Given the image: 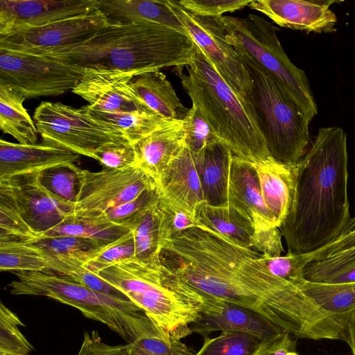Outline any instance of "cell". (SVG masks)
Listing matches in <instances>:
<instances>
[{
    "label": "cell",
    "instance_id": "obj_1",
    "mask_svg": "<svg viewBox=\"0 0 355 355\" xmlns=\"http://www.w3.org/2000/svg\"><path fill=\"white\" fill-rule=\"evenodd\" d=\"M159 258L200 294L252 310L297 338L331 340L336 334V314L272 275L263 254L224 235L186 230L164 241Z\"/></svg>",
    "mask_w": 355,
    "mask_h": 355
},
{
    "label": "cell",
    "instance_id": "obj_2",
    "mask_svg": "<svg viewBox=\"0 0 355 355\" xmlns=\"http://www.w3.org/2000/svg\"><path fill=\"white\" fill-rule=\"evenodd\" d=\"M347 137L338 127L321 128L297 165L293 205L280 226L288 252L325 246L349 218Z\"/></svg>",
    "mask_w": 355,
    "mask_h": 355
},
{
    "label": "cell",
    "instance_id": "obj_3",
    "mask_svg": "<svg viewBox=\"0 0 355 355\" xmlns=\"http://www.w3.org/2000/svg\"><path fill=\"white\" fill-rule=\"evenodd\" d=\"M196 44L189 36L153 22H108L91 39L42 55L83 69L134 76L191 64Z\"/></svg>",
    "mask_w": 355,
    "mask_h": 355
},
{
    "label": "cell",
    "instance_id": "obj_4",
    "mask_svg": "<svg viewBox=\"0 0 355 355\" xmlns=\"http://www.w3.org/2000/svg\"><path fill=\"white\" fill-rule=\"evenodd\" d=\"M181 84L218 138L236 157L252 165L270 157L252 112L211 66L196 45Z\"/></svg>",
    "mask_w": 355,
    "mask_h": 355
},
{
    "label": "cell",
    "instance_id": "obj_5",
    "mask_svg": "<svg viewBox=\"0 0 355 355\" xmlns=\"http://www.w3.org/2000/svg\"><path fill=\"white\" fill-rule=\"evenodd\" d=\"M98 275L123 293L155 324L182 339L200 315L203 296L164 266L137 259L123 261Z\"/></svg>",
    "mask_w": 355,
    "mask_h": 355
},
{
    "label": "cell",
    "instance_id": "obj_6",
    "mask_svg": "<svg viewBox=\"0 0 355 355\" xmlns=\"http://www.w3.org/2000/svg\"><path fill=\"white\" fill-rule=\"evenodd\" d=\"M8 284L14 295L44 296L78 309L86 318L100 322L127 343L161 328L131 301L98 292L67 276L50 272H15Z\"/></svg>",
    "mask_w": 355,
    "mask_h": 355
},
{
    "label": "cell",
    "instance_id": "obj_7",
    "mask_svg": "<svg viewBox=\"0 0 355 355\" xmlns=\"http://www.w3.org/2000/svg\"><path fill=\"white\" fill-rule=\"evenodd\" d=\"M234 49L251 78L248 104L270 157L282 164L297 166L308 150L311 122L263 69L246 53Z\"/></svg>",
    "mask_w": 355,
    "mask_h": 355
},
{
    "label": "cell",
    "instance_id": "obj_8",
    "mask_svg": "<svg viewBox=\"0 0 355 355\" xmlns=\"http://www.w3.org/2000/svg\"><path fill=\"white\" fill-rule=\"evenodd\" d=\"M227 42L250 56L277 83L311 122L318 107L304 70L294 65L277 36L279 29L264 17L250 13L246 17H217Z\"/></svg>",
    "mask_w": 355,
    "mask_h": 355
},
{
    "label": "cell",
    "instance_id": "obj_9",
    "mask_svg": "<svg viewBox=\"0 0 355 355\" xmlns=\"http://www.w3.org/2000/svg\"><path fill=\"white\" fill-rule=\"evenodd\" d=\"M33 119L43 142L93 159L105 144L126 137L114 126L89 116L83 107L44 101L35 109Z\"/></svg>",
    "mask_w": 355,
    "mask_h": 355
},
{
    "label": "cell",
    "instance_id": "obj_10",
    "mask_svg": "<svg viewBox=\"0 0 355 355\" xmlns=\"http://www.w3.org/2000/svg\"><path fill=\"white\" fill-rule=\"evenodd\" d=\"M84 72L46 56L0 49V85L26 98L72 91Z\"/></svg>",
    "mask_w": 355,
    "mask_h": 355
},
{
    "label": "cell",
    "instance_id": "obj_11",
    "mask_svg": "<svg viewBox=\"0 0 355 355\" xmlns=\"http://www.w3.org/2000/svg\"><path fill=\"white\" fill-rule=\"evenodd\" d=\"M168 3L216 71L252 112L248 104L252 90L251 78L239 55L227 42L225 31L216 17L194 14L177 1L168 0Z\"/></svg>",
    "mask_w": 355,
    "mask_h": 355
},
{
    "label": "cell",
    "instance_id": "obj_12",
    "mask_svg": "<svg viewBox=\"0 0 355 355\" xmlns=\"http://www.w3.org/2000/svg\"><path fill=\"white\" fill-rule=\"evenodd\" d=\"M80 184L71 215L96 217L127 202L145 190L157 188L154 180L138 165L98 172L80 169Z\"/></svg>",
    "mask_w": 355,
    "mask_h": 355
},
{
    "label": "cell",
    "instance_id": "obj_13",
    "mask_svg": "<svg viewBox=\"0 0 355 355\" xmlns=\"http://www.w3.org/2000/svg\"><path fill=\"white\" fill-rule=\"evenodd\" d=\"M99 10L45 26L0 34V49L42 55L80 44L108 24Z\"/></svg>",
    "mask_w": 355,
    "mask_h": 355
},
{
    "label": "cell",
    "instance_id": "obj_14",
    "mask_svg": "<svg viewBox=\"0 0 355 355\" xmlns=\"http://www.w3.org/2000/svg\"><path fill=\"white\" fill-rule=\"evenodd\" d=\"M38 173L0 180L12 195L23 218L38 236L73 214L75 205L59 199L39 182Z\"/></svg>",
    "mask_w": 355,
    "mask_h": 355
},
{
    "label": "cell",
    "instance_id": "obj_15",
    "mask_svg": "<svg viewBox=\"0 0 355 355\" xmlns=\"http://www.w3.org/2000/svg\"><path fill=\"white\" fill-rule=\"evenodd\" d=\"M133 77L119 71L85 69L72 92L98 111L114 114L155 112L132 89Z\"/></svg>",
    "mask_w": 355,
    "mask_h": 355
},
{
    "label": "cell",
    "instance_id": "obj_16",
    "mask_svg": "<svg viewBox=\"0 0 355 355\" xmlns=\"http://www.w3.org/2000/svg\"><path fill=\"white\" fill-rule=\"evenodd\" d=\"M202 296L200 315L190 327L192 333L207 338L216 331H240L265 340L284 332L282 328L252 310L219 298Z\"/></svg>",
    "mask_w": 355,
    "mask_h": 355
},
{
    "label": "cell",
    "instance_id": "obj_17",
    "mask_svg": "<svg viewBox=\"0 0 355 355\" xmlns=\"http://www.w3.org/2000/svg\"><path fill=\"white\" fill-rule=\"evenodd\" d=\"M98 10V0H0V34L40 27Z\"/></svg>",
    "mask_w": 355,
    "mask_h": 355
},
{
    "label": "cell",
    "instance_id": "obj_18",
    "mask_svg": "<svg viewBox=\"0 0 355 355\" xmlns=\"http://www.w3.org/2000/svg\"><path fill=\"white\" fill-rule=\"evenodd\" d=\"M335 1L255 0L248 6L277 25L306 33H333L337 19L329 6Z\"/></svg>",
    "mask_w": 355,
    "mask_h": 355
},
{
    "label": "cell",
    "instance_id": "obj_19",
    "mask_svg": "<svg viewBox=\"0 0 355 355\" xmlns=\"http://www.w3.org/2000/svg\"><path fill=\"white\" fill-rule=\"evenodd\" d=\"M80 155L67 149L43 142L21 144L0 140V180L37 173L47 168L78 162Z\"/></svg>",
    "mask_w": 355,
    "mask_h": 355
},
{
    "label": "cell",
    "instance_id": "obj_20",
    "mask_svg": "<svg viewBox=\"0 0 355 355\" xmlns=\"http://www.w3.org/2000/svg\"><path fill=\"white\" fill-rule=\"evenodd\" d=\"M159 200L196 218L203 193L194 157L186 146L156 183Z\"/></svg>",
    "mask_w": 355,
    "mask_h": 355
},
{
    "label": "cell",
    "instance_id": "obj_21",
    "mask_svg": "<svg viewBox=\"0 0 355 355\" xmlns=\"http://www.w3.org/2000/svg\"><path fill=\"white\" fill-rule=\"evenodd\" d=\"M227 205L249 220L254 231L277 227L263 200L254 166L233 155L230 168Z\"/></svg>",
    "mask_w": 355,
    "mask_h": 355
},
{
    "label": "cell",
    "instance_id": "obj_22",
    "mask_svg": "<svg viewBox=\"0 0 355 355\" xmlns=\"http://www.w3.org/2000/svg\"><path fill=\"white\" fill-rule=\"evenodd\" d=\"M183 120H172L134 144L137 165L155 182L185 147Z\"/></svg>",
    "mask_w": 355,
    "mask_h": 355
},
{
    "label": "cell",
    "instance_id": "obj_23",
    "mask_svg": "<svg viewBox=\"0 0 355 355\" xmlns=\"http://www.w3.org/2000/svg\"><path fill=\"white\" fill-rule=\"evenodd\" d=\"M42 254L49 271L68 276L84 266L105 246L95 241L77 236H37L25 241Z\"/></svg>",
    "mask_w": 355,
    "mask_h": 355
},
{
    "label": "cell",
    "instance_id": "obj_24",
    "mask_svg": "<svg viewBox=\"0 0 355 355\" xmlns=\"http://www.w3.org/2000/svg\"><path fill=\"white\" fill-rule=\"evenodd\" d=\"M254 166L263 200L279 228L293 205L297 166L282 164L271 157Z\"/></svg>",
    "mask_w": 355,
    "mask_h": 355
},
{
    "label": "cell",
    "instance_id": "obj_25",
    "mask_svg": "<svg viewBox=\"0 0 355 355\" xmlns=\"http://www.w3.org/2000/svg\"><path fill=\"white\" fill-rule=\"evenodd\" d=\"M193 155L204 202L213 206H227L229 175L232 157L230 149L219 141Z\"/></svg>",
    "mask_w": 355,
    "mask_h": 355
},
{
    "label": "cell",
    "instance_id": "obj_26",
    "mask_svg": "<svg viewBox=\"0 0 355 355\" xmlns=\"http://www.w3.org/2000/svg\"><path fill=\"white\" fill-rule=\"evenodd\" d=\"M98 6L110 22H153L187 34L168 0H98Z\"/></svg>",
    "mask_w": 355,
    "mask_h": 355
},
{
    "label": "cell",
    "instance_id": "obj_27",
    "mask_svg": "<svg viewBox=\"0 0 355 355\" xmlns=\"http://www.w3.org/2000/svg\"><path fill=\"white\" fill-rule=\"evenodd\" d=\"M130 87L150 109L166 120H183L189 110L178 98L166 76L159 71L134 76Z\"/></svg>",
    "mask_w": 355,
    "mask_h": 355
},
{
    "label": "cell",
    "instance_id": "obj_28",
    "mask_svg": "<svg viewBox=\"0 0 355 355\" xmlns=\"http://www.w3.org/2000/svg\"><path fill=\"white\" fill-rule=\"evenodd\" d=\"M196 218L207 229L250 248L254 227L234 208L228 205L213 206L202 202L196 208Z\"/></svg>",
    "mask_w": 355,
    "mask_h": 355
},
{
    "label": "cell",
    "instance_id": "obj_29",
    "mask_svg": "<svg viewBox=\"0 0 355 355\" xmlns=\"http://www.w3.org/2000/svg\"><path fill=\"white\" fill-rule=\"evenodd\" d=\"M130 232L129 228L113 223L105 215L96 217L69 215L39 236H77L107 245Z\"/></svg>",
    "mask_w": 355,
    "mask_h": 355
},
{
    "label": "cell",
    "instance_id": "obj_30",
    "mask_svg": "<svg viewBox=\"0 0 355 355\" xmlns=\"http://www.w3.org/2000/svg\"><path fill=\"white\" fill-rule=\"evenodd\" d=\"M26 99L10 87L0 85V128L19 144H35L39 133L24 106Z\"/></svg>",
    "mask_w": 355,
    "mask_h": 355
},
{
    "label": "cell",
    "instance_id": "obj_31",
    "mask_svg": "<svg viewBox=\"0 0 355 355\" xmlns=\"http://www.w3.org/2000/svg\"><path fill=\"white\" fill-rule=\"evenodd\" d=\"M83 107L89 116L118 129L133 144L171 121L156 112L114 114L94 110L89 105Z\"/></svg>",
    "mask_w": 355,
    "mask_h": 355
},
{
    "label": "cell",
    "instance_id": "obj_32",
    "mask_svg": "<svg viewBox=\"0 0 355 355\" xmlns=\"http://www.w3.org/2000/svg\"><path fill=\"white\" fill-rule=\"evenodd\" d=\"M162 212L159 201L153 205L131 229L135 258L146 263L159 265L162 251Z\"/></svg>",
    "mask_w": 355,
    "mask_h": 355
},
{
    "label": "cell",
    "instance_id": "obj_33",
    "mask_svg": "<svg viewBox=\"0 0 355 355\" xmlns=\"http://www.w3.org/2000/svg\"><path fill=\"white\" fill-rule=\"evenodd\" d=\"M300 288L329 313L347 314L355 310V282L327 284L306 281Z\"/></svg>",
    "mask_w": 355,
    "mask_h": 355
},
{
    "label": "cell",
    "instance_id": "obj_34",
    "mask_svg": "<svg viewBox=\"0 0 355 355\" xmlns=\"http://www.w3.org/2000/svg\"><path fill=\"white\" fill-rule=\"evenodd\" d=\"M1 272H48L49 266L42 254L25 241L0 240Z\"/></svg>",
    "mask_w": 355,
    "mask_h": 355
},
{
    "label": "cell",
    "instance_id": "obj_35",
    "mask_svg": "<svg viewBox=\"0 0 355 355\" xmlns=\"http://www.w3.org/2000/svg\"><path fill=\"white\" fill-rule=\"evenodd\" d=\"M80 169L73 163L58 165L39 172L38 180L51 194L75 205L80 189Z\"/></svg>",
    "mask_w": 355,
    "mask_h": 355
},
{
    "label": "cell",
    "instance_id": "obj_36",
    "mask_svg": "<svg viewBox=\"0 0 355 355\" xmlns=\"http://www.w3.org/2000/svg\"><path fill=\"white\" fill-rule=\"evenodd\" d=\"M261 340L244 332L223 331L214 338H205L195 355H254Z\"/></svg>",
    "mask_w": 355,
    "mask_h": 355
},
{
    "label": "cell",
    "instance_id": "obj_37",
    "mask_svg": "<svg viewBox=\"0 0 355 355\" xmlns=\"http://www.w3.org/2000/svg\"><path fill=\"white\" fill-rule=\"evenodd\" d=\"M129 344L130 355H195L182 339L162 328L140 336Z\"/></svg>",
    "mask_w": 355,
    "mask_h": 355
},
{
    "label": "cell",
    "instance_id": "obj_38",
    "mask_svg": "<svg viewBox=\"0 0 355 355\" xmlns=\"http://www.w3.org/2000/svg\"><path fill=\"white\" fill-rule=\"evenodd\" d=\"M306 281L340 284L355 282V256L310 262L304 268Z\"/></svg>",
    "mask_w": 355,
    "mask_h": 355
},
{
    "label": "cell",
    "instance_id": "obj_39",
    "mask_svg": "<svg viewBox=\"0 0 355 355\" xmlns=\"http://www.w3.org/2000/svg\"><path fill=\"white\" fill-rule=\"evenodd\" d=\"M37 236L23 218L10 193L0 184V240L27 241Z\"/></svg>",
    "mask_w": 355,
    "mask_h": 355
},
{
    "label": "cell",
    "instance_id": "obj_40",
    "mask_svg": "<svg viewBox=\"0 0 355 355\" xmlns=\"http://www.w3.org/2000/svg\"><path fill=\"white\" fill-rule=\"evenodd\" d=\"M26 325L3 302L0 304V355H31L33 346L19 329Z\"/></svg>",
    "mask_w": 355,
    "mask_h": 355
},
{
    "label": "cell",
    "instance_id": "obj_41",
    "mask_svg": "<svg viewBox=\"0 0 355 355\" xmlns=\"http://www.w3.org/2000/svg\"><path fill=\"white\" fill-rule=\"evenodd\" d=\"M158 201L157 188L147 189L134 199L110 210L105 216L113 223L131 230L144 214Z\"/></svg>",
    "mask_w": 355,
    "mask_h": 355
},
{
    "label": "cell",
    "instance_id": "obj_42",
    "mask_svg": "<svg viewBox=\"0 0 355 355\" xmlns=\"http://www.w3.org/2000/svg\"><path fill=\"white\" fill-rule=\"evenodd\" d=\"M185 130V144L193 155L220 139L213 131L200 112L194 106L189 109L183 119Z\"/></svg>",
    "mask_w": 355,
    "mask_h": 355
},
{
    "label": "cell",
    "instance_id": "obj_43",
    "mask_svg": "<svg viewBox=\"0 0 355 355\" xmlns=\"http://www.w3.org/2000/svg\"><path fill=\"white\" fill-rule=\"evenodd\" d=\"M263 256L266 264L272 275L299 288L306 281L304 271L310 263L306 253L288 252L284 256Z\"/></svg>",
    "mask_w": 355,
    "mask_h": 355
},
{
    "label": "cell",
    "instance_id": "obj_44",
    "mask_svg": "<svg viewBox=\"0 0 355 355\" xmlns=\"http://www.w3.org/2000/svg\"><path fill=\"white\" fill-rule=\"evenodd\" d=\"M136 259L135 242L132 232L105 246L84 267L98 275L103 270L123 261Z\"/></svg>",
    "mask_w": 355,
    "mask_h": 355
},
{
    "label": "cell",
    "instance_id": "obj_45",
    "mask_svg": "<svg viewBox=\"0 0 355 355\" xmlns=\"http://www.w3.org/2000/svg\"><path fill=\"white\" fill-rule=\"evenodd\" d=\"M94 159L103 168L123 169L137 165L134 144L126 137L105 144L96 150Z\"/></svg>",
    "mask_w": 355,
    "mask_h": 355
},
{
    "label": "cell",
    "instance_id": "obj_46",
    "mask_svg": "<svg viewBox=\"0 0 355 355\" xmlns=\"http://www.w3.org/2000/svg\"><path fill=\"white\" fill-rule=\"evenodd\" d=\"M306 254L310 262L355 256V216L349 218L342 232L329 244Z\"/></svg>",
    "mask_w": 355,
    "mask_h": 355
},
{
    "label": "cell",
    "instance_id": "obj_47",
    "mask_svg": "<svg viewBox=\"0 0 355 355\" xmlns=\"http://www.w3.org/2000/svg\"><path fill=\"white\" fill-rule=\"evenodd\" d=\"M159 205L162 212L161 222L162 247L164 241L186 230L193 227L202 230L206 228L198 221L196 218L185 211L159 200Z\"/></svg>",
    "mask_w": 355,
    "mask_h": 355
},
{
    "label": "cell",
    "instance_id": "obj_48",
    "mask_svg": "<svg viewBox=\"0 0 355 355\" xmlns=\"http://www.w3.org/2000/svg\"><path fill=\"white\" fill-rule=\"evenodd\" d=\"M177 2L194 14L217 17L248 6L251 0H180Z\"/></svg>",
    "mask_w": 355,
    "mask_h": 355
},
{
    "label": "cell",
    "instance_id": "obj_49",
    "mask_svg": "<svg viewBox=\"0 0 355 355\" xmlns=\"http://www.w3.org/2000/svg\"><path fill=\"white\" fill-rule=\"evenodd\" d=\"M250 248L269 257H279L283 252L282 232L277 227L254 231Z\"/></svg>",
    "mask_w": 355,
    "mask_h": 355
},
{
    "label": "cell",
    "instance_id": "obj_50",
    "mask_svg": "<svg viewBox=\"0 0 355 355\" xmlns=\"http://www.w3.org/2000/svg\"><path fill=\"white\" fill-rule=\"evenodd\" d=\"M77 355H130L129 344L109 345L103 341L97 331H86Z\"/></svg>",
    "mask_w": 355,
    "mask_h": 355
},
{
    "label": "cell",
    "instance_id": "obj_51",
    "mask_svg": "<svg viewBox=\"0 0 355 355\" xmlns=\"http://www.w3.org/2000/svg\"><path fill=\"white\" fill-rule=\"evenodd\" d=\"M67 277L98 292H101L121 300L130 301L121 291L109 284L98 275L86 269L84 266L75 270Z\"/></svg>",
    "mask_w": 355,
    "mask_h": 355
},
{
    "label": "cell",
    "instance_id": "obj_52",
    "mask_svg": "<svg viewBox=\"0 0 355 355\" xmlns=\"http://www.w3.org/2000/svg\"><path fill=\"white\" fill-rule=\"evenodd\" d=\"M288 332H283L275 338L261 340L254 355H286L288 352L295 351L296 339Z\"/></svg>",
    "mask_w": 355,
    "mask_h": 355
},
{
    "label": "cell",
    "instance_id": "obj_53",
    "mask_svg": "<svg viewBox=\"0 0 355 355\" xmlns=\"http://www.w3.org/2000/svg\"><path fill=\"white\" fill-rule=\"evenodd\" d=\"M347 343L351 348L352 355H355V310L349 312L347 320Z\"/></svg>",
    "mask_w": 355,
    "mask_h": 355
},
{
    "label": "cell",
    "instance_id": "obj_54",
    "mask_svg": "<svg viewBox=\"0 0 355 355\" xmlns=\"http://www.w3.org/2000/svg\"><path fill=\"white\" fill-rule=\"evenodd\" d=\"M286 355H299L295 351L288 352Z\"/></svg>",
    "mask_w": 355,
    "mask_h": 355
}]
</instances>
